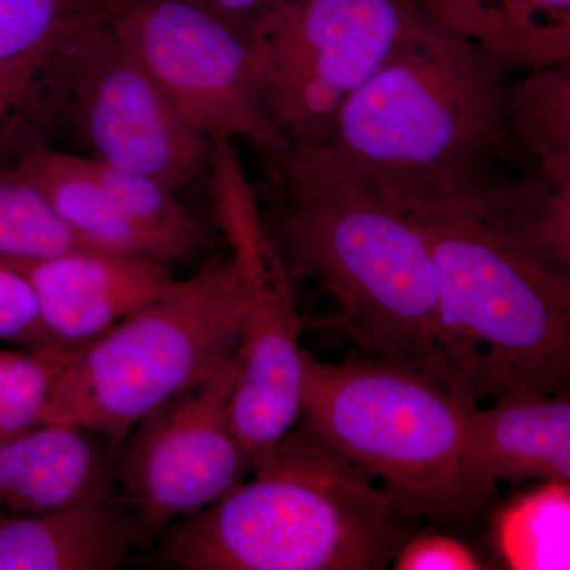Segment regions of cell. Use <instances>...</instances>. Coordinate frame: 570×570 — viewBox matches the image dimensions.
<instances>
[{"label":"cell","mask_w":570,"mask_h":570,"mask_svg":"<svg viewBox=\"0 0 570 570\" xmlns=\"http://www.w3.org/2000/svg\"><path fill=\"white\" fill-rule=\"evenodd\" d=\"M415 0H273L247 26L273 126L296 148L328 141L341 108L382 63Z\"/></svg>","instance_id":"7"},{"label":"cell","mask_w":570,"mask_h":570,"mask_svg":"<svg viewBox=\"0 0 570 570\" xmlns=\"http://www.w3.org/2000/svg\"><path fill=\"white\" fill-rule=\"evenodd\" d=\"M239 351L212 376L141 420L119 444L112 485L146 534L216 504L253 474L230 403Z\"/></svg>","instance_id":"9"},{"label":"cell","mask_w":570,"mask_h":570,"mask_svg":"<svg viewBox=\"0 0 570 570\" xmlns=\"http://www.w3.org/2000/svg\"><path fill=\"white\" fill-rule=\"evenodd\" d=\"M0 341L26 351L58 348L45 325L31 281L3 258H0Z\"/></svg>","instance_id":"23"},{"label":"cell","mask_w":570,"mask_h":570,"mask_svg":"<svg viewBox=\"0 0 570 570\" xmlns=\"http://www.w3.org/2000/svg\"><path fill=\"white\" fill-rule=\"evenodd\" d=\"M390 568L395 570H485L497 566L463 539L445 530H415L397 550Z\"/></svg>","instance_id":"24"},{"label":"cell","mask_w":570,"mask_h":570,"mask_svg":"<svg viewBox=\"0 0 570 570\" xmlns=\"http://www.w3.org/2000/svg\"><path fill=\"white\" fill-rule=\"evenodd\" d=\"M110 485L99 439L80 428L41 425L0 441V512L56 508Z\"/></svg>","instance_id":"15"},{"label":"cell","mask_w":570,"mask_h":570,"mask_svg":"<svg viewBox=\"0 0 570 570\" xmlns=\"http://www.w3.org/2000/svg\"><path fill=\"white\" fill-rule=\"evenodd\" d=\"M299 425L381 483L420 521L464 530L489 517L498 485L468 450L478 406L417 371L352 354L321 362L303 348Z\"/></svg>","instance_id":"4"},{"label":"cell","mask_w":570,"mask_h":570,"mask_svg":"<svg viewBox=\"0 0 570 570\" xmlns=\"http://www.w3.org/2000/svg\"><path fill=\"white\" fill-rule=\"evenodd\" d=\"M13 170L36 184L63 223L96 249L138 255L165 265L179 262L167 243L142 230L116 205L89 170L86 157L40 145Z\"/></svg>","instance_id":"16"},{"label":"cell","mask_w":570,"mask_h":570,"mask_svg":"<svg viewBox=\"0 0 570 570\" xmlns=\"http://www.w3.org/2000/svg\"><path fill=\"white\" fill-rule=\"evenodd\" d=\"M510 3L509 17L512 18L513 24L523 29L531 28L530 13L531 10H551L560 11V13L569 14L570 0H508Z\"/></svg>","instance_id":"26"},{"label":"cell","mask_w":570,"mask_h":570,"mask_svg":"<svg viewBox=\"0 0 570 570\" xmlns=\"http://www.w3.org/2000/svg\"><path fill=\"white\" fill-rule=\"evenodd\" d=\"M420 521L303 425L216 504L165 530L181 570H382Z\"/></svg>","instance_id":"3"},{"label":"cell","mask_w":570,"mask_h":570,"mask_svg":"<svg viewBox=\"0 0 570 570\" xmlns=\"http://www.w3.org/2000/svg\"><path fill=\"white\" fill-rule=\"evenodd\" d=\"M111 28L209 140H247L266 154L287 146L262 102L245 32L176 0L121 2Z\"/></svg>","instance_id":"10"},{"label":"cell","mask_w":570,"mask_h":570,"mask_svg":"<svg viewBox=\"0 0 570 570\" xmlns=\"http://www.w3.org/2000/svg\"><path fill=\"white\" fill-rule=\"evenodd\" d=\"M508 56L415 0L387 61L341 108L325 145L397 206L509 181L527 157Z\"/></svg>","instance_id":"2"},{"label":"cell","mask_w":570,"mask_h":570,"mask_svg":"<svg viewBox=\"0 0 570 570\" xmlns=\"http://www.w3.org/2000/svg\"><path fill=\"white\" fill-rule=\"evenodd\" d=\"M7 262L31 281L58 348L89 343L170 294L178 284L168 265L111 250L85 249L40 261Z\"/></svg>","instance_id":"12"},{"label":"cell","mask_w":570,"mask_h":570,"mask_svg":"<svg viewBox=\"0 0 570 570\" xmlns=\"http://www.w3.org/2000/svg\"><path fill=\"white\" fill-rule=\"evenodd\" d=\"M73 51L48 62L0 59V171L45 145L41 138L62 118Z\"/></svg>","instance_id":"18"},{"label":"cell","mask_w":570,"mask_h":570,"mask_svg":"<svg viewBox=\"0 0 570 570\" xmlns=\"http://www.w3.org/2000/svg\"><path fill=\"white\" fill-rule=\"evenodd\" d=\"M122 0H0V59L48 62L110 24Z\"/></svg>","instance_id":"17"},{"label":"cell","mask_w":570,"mask_h":570,"mask_svg":"<svg viewBox=\"0 0 570 570\" xmlns=\"http://www.w3.org/2000/svg\"><path fill=\"white\" fill-rule=\"evenodd\" d=\"M146 532L115 485L37 510L0 512V570H112Z\"/></svg>","instance_id":"13"},{"label":"cell","mask_w":570,"mask_h":570,"mask_svg":"<svg viewBox=\"0 0 570 570\" xmlns=\"http://www.w3.org/2000/svg\"><path fill=\"white\" fill-rule=\"evenodd\" d=\"M96 249L63 223L36 184L17 170L0 171V258L40 261Z\"/></svg>","instance_id":"21"},{"label":"cell","mask_w":570,"mask_h":570,"mask_svg":"<svg viewBox=\"0 0 570 570\" xmlns=\"http://www.w3.org/2000/svg\"><path fill=\"white\" fill-rule=\"evenodd\" d=\"M63 115L73 118L91 159L176 190L212 164L214 141L186 122L111 22L75 48Z\"/></svg>","instance_id":"11"},{"label":"cell","mask_w":570,"mask_h":570,"mask_svg":"<svg viewBox=\"0 0 570 570\" xmlns=\"http://www.w3.org/2000/svg\"><path fill=\"white\" fill-rule=\"evenodd\" d=\"M89 170L108 195L142 230L159 236L178 261L208 246L209 234L178 197V190L149 176L119 170L86 157Z\"/></svg>","instance_id":"20"},{"label":"cell","mask_w":570,"mask_h":570,"mask_svg":"<svg viewBox=\"0 0 570 570\" xmlns=\"http://www.w3.org/2000/svg\"><path fill=\"white\" fill-rule=\"evenodd\" d=\"M208 171L214 220L230 247L245 292L242 371L230 419L254 469L302 415L303 318L234 141H214Z\"/></svg>","instance_id":"8"},{"label":"cell","mask_w":570,"mask_h":570,"mask_svg":"<svg viewBox=\"0 0 570 570\" xmlns=\"http://www.w3.org/2000/svg\"><path fill=\"white\" fill-rule=\"evenodd\" d=\"M266 156L268 234L292 284L325 298L307 326L337 330L355 354L417 371L480 404L479 356L445 316L417 225L332 146Z\"/></svg>","instance_id":"1"},{"label":"cell","mask_w":570,"mask_h":570,"mask_svg":"<svg viewBox=\"0 0 570 570\" xmlns=\"http://www.w3.org/2000/svg\"><path fill=\"white\" fill-rule=\"evenodd\" d=\"M243 307L234 257L209 258L170 294L73 347L52 381L40 426L80 428L119 448L142 419L236 354Z\"/></svg>","instance_id":"6"},{"label":"cell","mask_w":570,"mask_h":570,"mask_svg":"<svg viewBox=\"0 0 570 570\" xmlns=\"http://www.w3.org/2000/svg\"><path fill=\"white\" fill-rule=\"evenodd\" d=\"M568 67L540 70L513 82L512 124L517 141L534 160L535 174L570 179Z\"/></svg>","instance_id":"19"},{"label":"cell","mask_w":570,"mask_h":570,"mask_svg":"<svg viewBox=\"0 0 570 570\" xmlns=\"http://www.w3.org/2000/svg\"><path fill=\"white\" fill-rule=\"evenodd\" d=\"M508 183L400 206L425 239L445 316L478 354L483 397L493 400L550 395L570 381V279L502 224L497 198Z\"/></svg>","instance_id":"5"},{"label":"cell","mask_w":570,"mask_h":570,"mask_svg":"<svg viewBox=\"0 0 570 570\" xmlns=\"http://www.w3.org/2000/svg\"><path fill=\"white\" fill-rule=\"evenodd\" d=\"M468 450L494 485L570 482V395L523 393L499 397L468 414Z\"/></svg>","instance_id":"14"},{"label":"cell","mask_w":570,"mask_h":570,"mask_svg":"<svg viewBox=\"0 0 570 570\" xmlns=\"http://www.w3.org/2000/svg\"><path fill=\"white\" fill-rule=\"evenodd\" d=\"M122 2H129V0H122ZM176 2L197 7L246 33L250 21L273 0H176Z\"/></svg>","instance_id":"25"},{"label":"cell","mask_w":570,"mask_h":570,"mask_svg":"<svg viewBox=\"0 0 570 570\" xmlns=\"http://www.w3.org/2000/svg\"><path fill=\"white\" fill-rule=\"evenodd\" d=\"M71 348H0V441L40 426L48 393Z\"/></svg>","instance_id":"22"}]
</instances>
